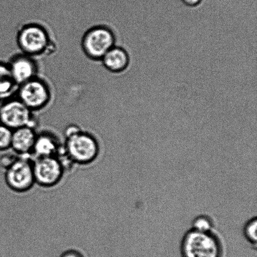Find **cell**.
<instances>
[{
    "label": "cell",
    "instance_id": "4fadbf2b",
    "mask_svg": "<svg viewBox=\"0 0 257 257\" xmlns=\"http://www.w3.org/2000/svg\"><path fill=\"white\" fill-rule=\"evenodd\" d=\"M17 88L7 63L0 62V102L13 97Z\"/></svg>",
    "mask_w": 257,
    "mask_h": 257
},
{
    "label": "cell",
    "instance_id": "5bb4252c",
    "mask_svg": "<svg viewBox=\"0 0 257 257\" xmlns=\"http://www.w3.org/2000/svg\"><path fill=\"white\" fill-rule=\"evenodd\" d=\"M256 218H251L246 221L243 228L244 237L251 245L254 246L256 245Z\"/></svg>",
    "mask_w": 257,
    "mask_h": 257
},
{
    "label": "cell",
    "instance_id": "9c48e42d",
    "mask_svg": "<svg viewBox=\"0 0 257 257\" xmlns=\"http://www.w3.org/2000/svg\"><path fill=\"white\" fill-rule=\"evenodd\" d=\"M7 64L18 86L38 76L39 65L35 57L20 53L12 56Z\"/></svg>",
    "mask_w": 257,
    "mask_h": 257
},
{
    "label": "cell",
    "instance_id": "ac0fdd59",
    "mask_svg": "<svg viewBox=\"0 0 257 257\" xmlns=\"http://www.w3.org/2000/svg\"><path fill=\"white\" fill-rule=\"evenodd\" d=\"M203 0H181V2L186 7L190 8H196L201 4Z\"/></svg>",
    "mask_w": 257,
    "mask_h": 257
},
{
    "label": "cell",
    "instance_id": "3957f363",
    "mask_svg": "<svg viewBox=\"0 0 257 257\" xmlns=\"http://www.w3.org/2000/svg\"><path fill=\"white\" fill-rule=\"evenodd\" d=\"M17 42L23 54L33 57L46 54L54 47L48 30L36 23H30L22 27L18 32Z\"/></svg>",
    "mask_w": 257,
    "mask_h": 257
},
{
    "label": "cell",
    "instance_id": "30bf717a",
    "mask_svg": "<svg viewBox=\"0 0 257 257\" xmlns=\"http://www.w3.org/2000/svg\"><path fill=\"white\" fill-rule=\"evenodd\" d=\"M37 135L36 128L29 126L13 130L12 151L20 156H32Z\"/></svg>",
    "mask_w": 257,
    "mask_h": 257
},
{
    "label": "cell",
    "instance_id": "5b68a950",
    "mask_svg": "<svg viewBox=\"0 0 257 257\" xmlns=\"http://www.w3.org/2000/svg\"><path fill=\"white\" fill-rule=\"evenodd\" d=\"M0 124L12 130L24 126L36 128L37 120L34 112L13 96L0 102Z\"/></svg>",
    "mask_w": 257,
    "mask_h": 257
},
{
    "label": "cell",
    "instance_id": "8fae6325",
    "mask_svg": "<svg viewBox=\"0 0 257 257\" xmlns=\"http://www.w3.org/2000/svg\"><path fill=\"white\" fill-rule=\"evenodd\" d=\"M63 144L54 133L49 131L37 133L32 155L35 158L56 156Z\"/></svg>",
    "mask_w": 257,
    "mask_h": 257
},
{
    "label": "cell",
    "instance_id": "52a82bcc",
    "mask_svg": "<svg viewBox=\"0 0 257 257\" xmlns=\"http://www.w3.org/2000/svg\"><path fill=\"white\" fill-rule=\"evenodd\" d=\"M5 181L8 187L15 193H26L35 185L31 156H19L5 170Z\"/></svg>",
    "mask_w": 257,
    "mask_h": 257
},
{
    "label": "cell",
    "instance_id": "2e32d148",
    "mask_svg": "<svg viewBox=\"0 0 257 257\" xmlns=\"http://www.w3.org/2000/svg\"><path fill=\"white\" fill-rule=\"evenodd\" d=\"M13 130L0 124V151H9L11 149Z\"/></svg>",
    "mask_w": 257,
    "mask_h": 257
},
{
    "label": "cell",
    "instance_id": "9a60e30c",
    "mask_svg": "<svg viewBox=\"0 0 257 257\" xmlns=\"http://www.w3.org/2000/svg\"><path fill=\"white\" fill-rule=\"evenodd\" d=\"M191 228L200 231H212L214 230L213 221L210 216L198 215L194 218Z\"/></svg>",
    "mask_w": 257,
    "mask_h": 257
},
{
    "label": "cell",
    "instance_id": "7a4b0ae2",
    "mask_svg": "<svg viewBox=\"0 0 257 257\" xmlns=\"http://www.w3.org/2000/svg\"><path fill=\"white\" fill-rule=\"evenodd\" d=\"M222 243L214 230L200 231L191 228L181 241L182 257H221Z\"/></svg>",
    "mask_w": 257,
    "mask_h": 257
},
{
    "label": "cell",
    "instance_id": "8992f818",
    "mask_svg": "<svg viewBox=\"0 0 257 257\" xmlns=\"http://www.w3.org/2000/svg\"><path fill=\"white\" fill-rule=\"evenodd\" d=\"M16 94L18 99L34 112L46 107L52 95L49 84L39 76L18 86Z\"/></svg>",
    "mask_w": 257,
    "mask_h": 257
},
{
    "label": "cell",
    "instance_id": "d6986e66",
    "mask_svg": "<svg viewBox=\"0 0 257 257\" xmlns=\"http://www.w3.org/2000/svg\"><path fill=\"white\" fill-rule=\"evenodd\" d=\"M60 257H84L80 251L76 250H69L64 251Z\"/></svg>",
    "mask_w": 257,
    "mask_h": 257
},
{
    "label": "cell",
    "instance_id": "277c9868",
    "mask_svg": "<svg viewBox=\"0 0 257 257\" xmlns=\"http://www.w3.org/2000/svg\"><path fill=\"white\" fill-rule=\"evenodd\" d=\"M116 35L110 27L97 25L85 33L82 39V48L89 59L100 60L110 49L116 45Z\"/></svg>",
    "mask_w": 257,
    "mask_h": 257
},
{
    "label": "cell",
    "instance_id": "7c38bea8",
    "mask_svg": "<svg viewBox=\"0 0 257 257\" xmlns=\"http://www.w3.org/2000/svg\"><path fill=\"white\" fill-rule=\"evenodd\" d=\"M103 66L113 74H122L128 69L130 57L124 48L115 45L100 60Z\"/></svg>",
    "mask_w": 257,
    "mask_h": 257
},
{
    "label": "cell",
    "instance_id": "e0dca14e",
    "mask_svg": "<svg viewBox=\"0 0 257 257\" xmlns=\"http://www.w3.org/2000/svg\"><path fill=\"white\" fill-rule=\"evenodd\" d=\"M19 156L13 151L12 153H4L0 156V167L7 170L18 160Z\"/></svg>",
    "mask_w": 257,
    "mask_h": 257
},
{
    "label": "cell",
    "instance_id": "6da1fadb",
    "mask_svg": "<svg viewBox=\"0 0 257 257\" xmlns=\"http://www.w3.org/2000/svg\"><path fill=\"white\" fill-rule=\"evenodd\" d=\"M64 137L63 146L74 165H88L97 160L100 154V145L91 133L72 125L65 130Z\"/></svg>",
    "mask_w": 257,
    "mask_h": 257
},
{
    "label": "cell",
    "instance_id": "ba28073f",
    "mask_svg": "<svg viewBox=\"0 0 257 257\" xmlns=\"http://www.w3.org/2000/svg\"><path fill=\"white\" fill-rule=\"evenodd\" d=\"M35 184L43 188L57 186L64 177L65 170L57 156L33 160Z\"/></svg>",
    "mask_w": 257,
    "mask_h": 257
}]
</instances>
